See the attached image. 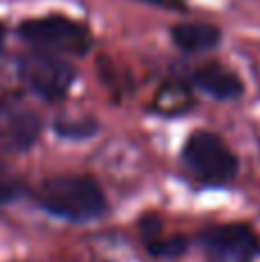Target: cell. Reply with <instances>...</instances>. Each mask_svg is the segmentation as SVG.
Returning a JSON list of instances; mask_svg holds the SVG:
<instances>
[{"label": "cell", "instance_id": "cell-1", "mask_svg": "<svg viewBox=\"0 0 260 262\" xmlns=\"http://www.w3.org/2000/svg\"><path fill=\"white\" fill-rule=\"evenodd\" d=\"M32 200L44 214L67 223H92L109 214L101 184L85 172H58L39 182Z\"/></svg>", "mask_w": 260, "mask_h": 262}, {"label": "cell", "instance_id": "cell-2", "mask_svg": "<svg viewBox=\"0 0 260 262\" xmlns=\"http://www.w3.org/2000/svg\"><path fill=\"white\" fill-rule=\"evenodd\" d=\"M180 159L189 175H193L205 186L228 184L237 177L240 170L237 154L228 147V143L219 134L207 129H196L189 134L180 149Z\"/></svg>", "mask_w": 260, "mask_h": 262}, {"label": "cell", "instance_id": "cell-3", "mask_svg": "<svg viewBox=\"0 0 260 262\" xmlns=\"http://www.w3.org/2000/svg\"><path fill=\"white\" fill-rule=\"evenodd\" d=\"M18 35L23 41L37 51L46 53H72L85 55L92 46V37L83 23L72 21L60 14L41 18H28L18 26Z\"/></svg>", "mask_w": 260, "mask_h": 262}, {"label": "cell", "instance_id": "cell-4", "mask_svg": "<svg viewBox=\"0 0 260 262\" xmlns=\"http://www.w3.org/2000/svg\"><path fill=\"white\" fill-rule=\"evenodd\" d=\"M18 78L35 97L44 101H60L76 81V69L58 53L30 51L18 58Z\"/></svg>", "mask_w": 260, "mask_h": 262}, {"label": "cell", "instance_id": "cell-5", "mask_svg": "<svg viewBox=\"0 0 260 262\" xmlns=\"http://www.w3.org/2000/svg\"><path fill=\"white\" fill-rule=\"evenodd\" d=\"M207 262H256L260 258V232L251 223H214L196 237Z\"/></svg>", "mask_w": 260, "mask_h": 262}, {"label": "cell", "instance_id": "cell-6", "mask_svg": "<svg viewBox=\"0 0 260 262\" xmlns=\"http://www.w3.org/2000/svg\"><path fill=\"white\" fill-rule=\"evenodd\" d=\"M41 118L16 97H0V152L23 154L37 145Z\"/></svg>", "mask_w": 260, "mask_h": 262}, {"label": "cell", "instance_id": "cell-7", "mask_svg": "<svg viewBox=\"0 0 260 262\" xmlns=\"http://www.w3.org/2000/svg\"><path fill=\"white\" fill-rule=\"evenodd\" d=\"M193 85L219 101L240 99L244 92L242 78H240L233 69L224 67V64H219V62H210V64L198 67L196 72H193Z\"/></svg>", "mask_w": 260, "mask_h": 262}, {"label": "cell", "instance_id": "cell-8", "mask_svg": "<svg viewBox=\"0 0 260 262\" xmlns=\"http://www.w3.org/2000/svg\"><path fill=\"white\" fill-rule=\"evenodd\" d=\"M173 41L184 53H201L214 49L221 41V30L210 23H180L173 28Z\"/></svg>", "mask_w": 260, "mask_h": 262}, {"label": "cell", "instance_id": "cell-9", "mask_svg": "<svg viewBox=\"0 0 260 262\" xmlns=\"http://www.w3.org/2000/svg\"><path fill=\"white\" fill-rule=\"evenodd\" d=\"M193 104L191 90L184 83H166L161 85V90L157 92L152 111L161 115H180L184 111H189Z\"/></svg>", "mask_w": 260, "mask_h": 262}, {"label": "cell", "instance_id": "cell-10", "mask_svg": "<svg viewBox=\"0 0 260 262\" xmlns=\"http://www.w3.org/2000/svg\"><path fill=\"white\" fill-rule=\"evenodd\" d=\"M53 129L64 140H88L97 134L99 124L95 118H60L55 120Z\"/></svg>", "mask_w": 260, "mask_h": 262}, {"label": "cell", "instance_id": "cell-11", "mask_svg": "<svg viewBox=\"0 0 260 262\" xmlns=\"http://www.w3.org/2000/svg\"><path fill=\"white\" fill-rule=\"evenodd\" d=\"M143 249L152 255V258H180L189 251V239L184 235H159L157 239L143 244Z\"/></svg>", "mask_w": 260, "mask_h": 262}, {"label": "cell", "instance_id": "cell-12", "mask_svg": "<svg viewBox=\"0 0 260 262\" xmlns=\"http://www.w3.org/2000/svg\"><path fill=\"white\" fill-rule=\"evenodd\" d=\"M26 193V184L12 170L0 166V205H9Z\"/></svg>", "mask_w": 260, "mask_h": 262}, {"label": "cell", "instance_id": "cell-13", "mask_svg": "<svg viewBox=\"0 0 260 262\" xmlns=\"http://www.w3.org/2000/svg\"><path fill=\"white\" fill-rule=\"evenodd\" d=\"M143 3L157 5V7L164 9H184V0H143Z\"/></svg>", "mask_w": 260, "mask_h": 262}, {"label": "cell", "instance_id": "cell-14", "mask_svg": "<svg viewBox=\"0 0 260 262\" xmlns=\"http://www.w3.org/2000/svg\"><path fill=\"white\" fill-rule=\"evenodd\" d=\"M3 44H5V26L0 23V51H3Z\"/></svg>", "mask_w": 260, "mask_h": 262}]
</instances>
